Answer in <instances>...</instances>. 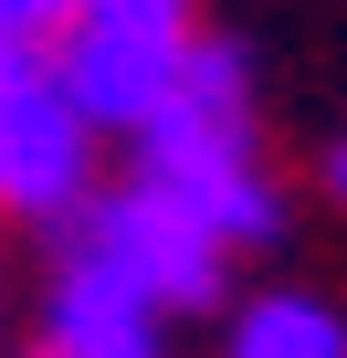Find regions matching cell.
Wrapping results in <instances>:
<instances>
[{
	"label": "cell",
	"instance_id": "7a4b0ae2",
	"mask_svg": "<svg viewBox=\"0 0 347 358\" xmlns=\"http://www.w3.org/2000/svg\"><path fill=\"white\" fill-rule=\"evenodd\" d=\"M74 253H95L116 285H137L168 327H179V316H221L232 306V243L190 211V201H168L158 190V179H105V190L74 211Z\"/></svg>",
	"mask_w": 347,
	"mask_h": 358
},
{
	"label": "cell",
	"instance_id": "5b68a950",
	"mask_svg": "<svg viewBox=\"0 0 347 358\" xmlns=\"http://www.w3.org/2000/svg\"><path fill=\"white\" fill-rule=\"evenodd\" d=\"M32 358H168V316L137 285H116L95 253L64 243V264L32 306Z\"/></svg>",
	"mask_w": 347,
	"mask_h": 358
},
{
	"label": "cell",
	"instance_id": "3957f363",
	"mask_svg": "<svg viewBox=\"0 0 347 358\" xmlns=\"http://www.w3.org/2000/svg\"><path fill=\"white\" fill-rule=\"evenodd\" d=\"M95 201V127L43 43H0V222H74Z\"/></svg>",
	"mask_w": 347,
	"mask_h": 358
},
{
	"label": "cell",
	"instance_id": "6da1fadb",
	"mask_svg": "<svg viewBox=\"0 0 347 358\" xmlns=\"http://www.w3.org/2000/svg\"><path fill=\"white\" fill-rule=\"evenodd\" d=\"M137 179H158L168 201H190L232 253H263L284 232V179L263 158V95H253V53L232 32H190L179 85H168L158 127L137 137Z\"/></svg>",
	"mask_w": 347,
	"mask_h": 358
},
{
	"label": "cell",
	"instance_id": "277c9868",
	"mask_svg": "<svg viewBox=\"0 0 347 358\" xmlns=\"http://www.w3.org/2000/svg\"><path fill=\"white\" fill-rule=\"evenodd\" d=\"M179 53H190V43H168V32H105V22H74V32L53 43V74H64L74 116L95 127V148H105V137L137 148V137L158 127L168 85H179Z\"/></svg>",
	"mask_w": 347,
	"mask_h": 358
},
{
	"label": "cell",
	"instance_id": "52a82bcc",
	"mask_svg": "<svg viewBox=\"0 0 347 358\" xmlns=\"http://www.w3.org/2000/svg\"><path fill=\"white\" fill-rule=\"evenodd\" d=\"M74 22H105V32H168V43H190V32H200V0H74Z\"/></svg>",
	"mask_w": 347,
	"mask_h": 358
},
{
	"label": "cell",
	"instance_id": "9c48e42d",
	"mask_svg": "<svg viewBox=\"0 0 347 358\" xmlns=\"http://www.w3.org/2000/svg\"><path fill=\"white\" fill-rule=\"evenodd\" d=\"M326 201L347 211V127H337V148H326Z\"/></svg>",
	"mask_w": 347,
	"mask_h": 358
},
{
	"label": "cell",
	"instance_id": "8992f818",
	"mask_svg": "<svg viewBox=\"0 0 347 358\" xmlns=\"http://www.w3.org/2000/svg\"><path fill=\"white\" fill-rule=\"evenodd\" d=\"M221 358H347V306L316 285H253L221 306Z\"/></svg>",
	"mask_w": 347,
	"mask_h": 358
},
{
	"label": "cell",
	"instance_id": "ba28073f",
	"mask_svg": "<svg viewBox=\"0 0 347 358\" xmlns=\"http://www.w3.org/2000/svg\"><path fill=\"white\" fill-rule=\"evenodd\" d=\"M64 32H74V0H0V43H43L53 53Z\"/></svg>",
	"mask_w": 347,
	"mask_h": 358
}]
</instances>
